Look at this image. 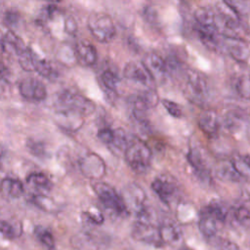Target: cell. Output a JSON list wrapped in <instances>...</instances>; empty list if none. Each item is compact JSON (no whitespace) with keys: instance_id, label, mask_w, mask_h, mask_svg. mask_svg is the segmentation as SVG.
I'll list each match as a JSON object with an SVG mask.
<instances>
[{"instance_id":"45","label":"cell","mask_w":250,"mask_h":250,"mask_svg":"<svg viewBox=\"0 0 250 250\" xmlns=\"http://www.w3.org/2000/svg\"><path fill=\"white\" fill-rule=\"evenodd\" d=\"M180 250H193V249H191V248H189V247H188V246H184V247L180 248Z\"/></svg>"},{"instance_id":"6","label":"cell","mask_w":250,"mask_h":250,"mask_svg":"<svg viewBox=\"0 0 250 250\" xmlns=\"http://www.w3.org/2000/svg\"><path fill=\"white\" fill-rule=\"evenodd\" d=\"M97 137L114 153L124 152L129 141L123 129H113L107 126L101 128L97 133Z\"/></svg>"},{"instance_id":"25","label":"cell","mask_w":250,"mask_h":250,"mask_svg":"<svg viewBox=\"0 0 250 250\" xmlns=\"http://www.w3.org/2000/svg\"><path fill=\"white\" fill-rule=\"evenodd\" d=\"M233 89L239 98L250 100V74L241 73L235 76L233 80Z\"/></svg>"},{"instance_id":"42","label":"cell","mask_w":250,"mask_h":250,"mask_svg":"<svg viewBox=\"0 0 250 250\" xmlns=\"http://www.w3.org/2000/svg\"><path fill=\"white\" fill-rule=\"evenodd\" d=\"M65 31L70 35H75L77 31V23L72 17H67L64 21Z\"/></svg>"},{"instance_id":"7","label":"cell","mask_w":250,"mask_h":250,"mask_svg":"<svg viewBox=\"0 0 250 250\" xmlns=\"http://www.w3.org/2000/svg\"><path fill=\"white\" fill-rule=\"evenodd\" d=\"M151 189L163 203L169 205L178 195L179 185L173 177L169 175H161L153 180L151 183Z\"/></svg>"},{"instance_id":"44","label":"cell","mask_w":250,"mask_h":250,"mask_svg":"<svg viewBox=\"0 0 250 250\" xmlns=\"http://www.w3.org/2000/svg\"><path fill=\"white\" fill-rule=\"evenodd\" d=\"M5 40H4V34L0 31V54L5 50Z\"/></svg>"},{"instance_id":"34","label":"cell","mask_w":250,"mask_h":250,"mask_svg":"<svg viewBox=\"0 0 250 250\" xmlns=\"http://www.w3.org/2000/svg\"><path fill=\"white\" fill-rule=\"evenodd\" d=\"M36 56L37 55L29 47L18 55L19 63L21 68L25 71H34V61Z\"/></svg>"},{"instance_id":"41","label":"cell","mask_w":250,"mask_h":250,"mask_svg":"<svg viewBox=\"0 0 250 250\" xmlns=\"http://www.w3.org/2000/svg\"><path fill=\"white\" fill-rule=\"evenodd\" d=\"M217 250H240L238 245L229 239L220 238L217 242Z\"/></svg>"},{"instance_id":"17","label":"cell","mask_w":250,"mask_h":250,"mask_svg":"<svg viewBox=\"0 0 250 250\" xmlns=\"http://www.w3.org/2000/svg\"><path fill=\"white\" fill-rule=\"evenodd\" d=\"M200 130L209 138H215L220 131V121L217 113L213 110H203L197 120Z\"/></svg>"},{"instance_id":"8","label":"cell","mask_w":250,"mask_h":250,"mask_svg":"<svg viewBox=\"0 0 250 250\" xmlns=\"http://www.w3.org/2000/svg\"><path fill=\"white\" fill-rule=\"evenodd\" d=\"M79 168L86 178L96 181L104 178L106 172L104 161L100 155L94 152H88L80 158Z\"/></svg>"},{"instance_id":"27","label":"cell","mask_w":250,"mask_h":250,"mask_svg":"<svg viewBox=\"0 0 250 250\" xmlns=\"http://www.w3.org/2000/svg\"><path fill=\"white\" fill-rule=\"evenodd\" d=\"M34 71L49 80H55L58 77V72L52 63L47 60L39 58L38 56H36L34 61Z\"/></svg>"},{"instance_id":"23","label":"cell","mask_w":250,"mask_h":250,"mask_svg":"<svg viewBox=\"0 0 250 250\" xmlns=\"http://www.w3.org/2000/svg\"><path fill=\"white\" fill-rule=\"evenodd\" d=\"M215 172H216V176L222 181L238 183L243 180L240 177V175L236 172L230 160H224L219 162L218 165L216 166Z\"/></svg>"},{"instance_id":"30","label":"cell","mask_w":250,"mask_h":250,"mask_svg":"<svg viewBox=\"0 0 250 250\" xmlns=\"http://www.w3.org/2000/svg\"><path fill=\"white\" fill-rule=\"evenodd\" d=\"M34 235L44 248L47 250L55 249V238L49 229L43 226H36L34 228Z\"/></svg>"},{"instance_id":"18","label":"cell","mask_w":250,"mask_h":250,"mask_svg":"<svg viewBox=\"0 0 250 250\" xmlns=\"http://www.w3.org/2000/svg\"><path fill=\"white\" fill-rule=\"evenodd\" d=\"M160 238L163 244L177 245L182 241L183 233L180 226L173 221H164L158 226Z\"/></svg>"},{"instance_id":"3","label":"cell","mask_w":250,"mask_h":250,"mask_svg":"<svg viewBox=\"0 0 250 250\" xmlns=\"http://www.w3.org/2000/svg\"><path fill=\"white\" fill-rule=\"evenodd\" d=\"M93 189L101 203L110 212L118 216H125L129 213L122 195L112 186L98 181L93 184Z\"/></svg>"},{"instance_id":"2","label":"cell","mask_w":250,"mask_h":250,"mask_svg":"<svg viewBox=\"0 0 250 250\" xmlns=\"http://www.w3.org/2000/svg\"><path fill=\"white\" fill-rule=\"evenodd\" d=\"M184 77V92L187 98L192 103L203 104L209 95V86L205 75L195 69H187Z\"/></svg>"},{"instance_id":"47","label":"cell","mask_w":250,"mask_h":250,"mask_svg":"<svg viewBox=\"0 0 250 250\" xmlns=\"http://www.w3.org/2000/svg\"><path fill=\"white\" fill-rule=\"evenodd\" d=\"M149 2H156V1H159V0H148Z\"/></svg>"},{"instance_id":"13","label":"cell","mask_w":250,"mask_h":250,"mask_svg":"<svg viewBox=\"0 0 250 250\" xmlns=\"http://www.w3.org/2000/svg\"><path fill=\"white\" fill-rule=\"evenodd\" d=\"M142 62L150 73L155 84L165 81L166 77L168 76V72L165 59H163L160 55L155 52H149L145 56Z\"/></svg>"},{"instance_id":"11","label":"cell","mask_w":250,"mask_h":250,"mask_svg":"<svg viewBox=\"0 0 250 250\" xmlns=\"http://www.w3.org/2000/svg\"><path fill=\"white\" fill-rule=\"evenodd\" d=\"M20 95L30 102H41L47 97L45 85L34 77H26L19 83Z\"/></svg>"},{"instance_id":"28","label":"cell","mask_w":250,"mask_h":250,"mask_svg":"<svg viewBox=\"0 0 250 250\" xmlns=\"http://www.w3.org/2000/svg\"><path fill=\"white\" fill-rule=\"evenodd\" d=\"M203 209L207 211L213 218H215L220 224L226 223L229 216V209L223 202L219 200H213L209 202V204Z\"/></svg>"},{"instance_id":"15","label":"cell","mask_w":250,"mask_h":250,"mask_svg":"<svg viewBox=\"0 0 250 250\" xmlns=\"http://www.w3.org/2000/svg\"><path fill=\"white\" fill-rule=\"evenodd\" d=\"M187 159L191 166V168L194 171V174L196 177L204 182V183H210L212 178H211V173L210 170L201 154V152L196 148L192 147L189 148L188 154H187Z\"/></svg>"},{"instance_id":"31","label":"cell","mask_w":250,"mask_h":250,"mask_svg":"<svg viewBox=\"0 0 250 250\" xmlns=\"http://www.w3.org/2000/svg\"><path fill=\"white\" fill-rule=\"evenodd\" d=\"M225 5L236 16L245 17L250 13L249 0H223Z\"/></svg>"},{"instance_id":"29","label":"cell","mask_w":250,"mask_h":250,"mask_svg":"<svg viewBox=\"0 0 250 250\" xmlns=\"http://www.w3.org/2000/svg\"><path fill=\"white\" fill-rule=\"evenodd\" d=\"M230 161L243 180H250V155L237 154Z\"/></svg>"},{"instance_id":"9","label":"cell","mask_w":250,"mask_h":250,"mask_svg":"<svg viewBox=\"0 0 250 250\" xmlns=\"http://www.w3.org/2000/svg\"><path fill=\"white\" fill-rule=\"evenodd\" d=\"M133 237L141 242L150 244L152 246H162L163 243L160 238L158 227L151 222L137 220L132 229Z\"/></svg>"},{"instance_id":"40","label":"cell","mask_w":250,"mask_h":250,"mask_svg":"<svg viewBox=\"0 0 250 250\" xmlns=\"http://www.w3.org/2000/svg\"><path fill=\"white\" fill-rule=\"evenodd\" d=\"M57 13H58V8L55 5H48L42 9V12L40 15V21L43 22L46 21H50L55 17Z\"/></svg>"},{"instance_id":"36","label":"cell","mask_w":250,"mask_h":250,"mask_svg":"<svg viewBox=\"0 0 250 250\" xmlns=\"http://www.w3.org/2000/svg\"><path fill=\"white\" fill-rule=\"evenodd\" d=\"M161 103H162L164 108L167 110V112L172 117H174V118H181V117H183L184 110H183V107L179 104H177V103H175V102H173L171 100H168V99L162 100Z\"/></svg>"},{"instance_id":"1","label":"cell","mask_w":250,"mask_h":250,"mask_svg":"<svg viewBox=\"0 0 250 250\" xmlns=\"http://www.w3.org/2000/svg\"><path fill=\"white\" fill-rule=\"evenodd\" d=\"M124 156L128 166L134 172L144 174L150 167L152 152L145 141L139 138H132L128 141Z\"/></svg>"},{"instance_id":"43","label":"cell","mask_w":250,"mask_h":250,"mask_svg":"<svg viewBox=\"0 0 250 250\" xmlns=\"http://www.w3.org/2000/svg\"><path fill=\"white\" fill-rule=\"evenodd\" d=\"M11 76L9 68L4 64L3 62L0 61V82H8Z\"/></svg>"},{"instance_id":"35","label":"cell","mask_w":250,"mask_h":250,"mask_svg":"<svg viewBox=\"0 0 250 250\" xmlns=\"http://www.w3.org/2000/svg\"><path fill=\"white\" fill-rule=\"evenodd\" d=\"M232 220L240 227L250 226V210L245 206H238L232 211Z\"/></svg>"},{"instance_id":"46","label":"cell","mask_w":250,"mask_h":250,"mask_svg":"<svg viewBox=\"0 0 250 250\" xmlns=\"http://www.w3.org/2000/svg\"><path fill=\"white\" fill-rule=\"evenodd\" d=\"M46 1H49V2H52V3H58V2H61L62 0H46Z\"/></svg>"},{"instance_id":"20","label":"cell","mask_w":250,"mask_h":250,"mask_svg":"<svg viewBox=\"0 0 250 250\" xmlns=\"http://www.w3.org/2000/svg\"><path fill=\"white\" fill-rule=\"evenodd\" d=\"M219 225L220 223L215 218H213L207 211L202 209L198 220V229L206 238L213 239L217 236Z\"/></svg>"},{"instance_id":"21","label":"cell","mask_w":250,"mask_h":250,"mask_svg":"<svg viewBox=\"0 0 250 250\" xmlns=\"http://www.w3.org/2000/svg\"><path fill=\"white\" fill-rule=\"evenodd\" d=\"M26 184L34 190V194H46L52 188V183L49 178L40 172L30 173L26 177Z\"/></svg>"},{"instance_id":"24","label":"cell","mask_w":250,"mask_h":250,"mask_svg":"<svg viewBox=\"0 0 250 250\" xmlns=\"http://www.w3.org/2000/svg\"><path fill=\"white\" fill-rule=\"evenodd\" d=\"M246 122V116L241 110L232 109L226 113L224 118L225 126L232 133L240 130Z\"/></svg>"},{"instance_id":"37","label":"cell","mask_w":250,"mask_h":250,"mask_svg":"<svg viewBox=\"0 0 250 250\" xmlns=\"http://www.w3.org/2000/svg\"><path fill=\"white\" fill-rule=\"evenodd\" d=\"M142 15L144 20L150 25L152 26H158L160 23L159 21V16L157 11L151 7V6H146L144 7L143 11H142Z\"/></svg>"},{"instance_id":"32","label":"cell","mask_w":250,"mask_h":250,"mask_svg":"<svg viewBox=\"0 0 250 250\" xmlns=\"http://www.w3.org/2000/svg\"><path fill=\"white\" fill-rule=\"evenodd\" d=\"M4 40H5V45H9L12 47L16 55H20L21 52H23L27 46L24 44L22 39L19 37L13 30H9L4 34Z\"/></svg>"},{"instance_id":"4","label":"cell","mask_w":250,"mask_h":250,"mask_svg":"<svg viewBox=\"0 0 250 250\" xmlns=\"http://www.w3.org/2000/svg\"><path fill=\"white\" fill-rule=\"evenodd\" d=\"M87 24L92 36L100 43H109L116 36V27L106 14L93 13L89 16Z\"/></svg>"},{"instance_id":"39","label":"cell","mask_w":250,"mask_h":250,"mask_svg":"<svg viewBox=\"0 0 250 250\" xmlns=\"http://www.w3.org/2000/svg\"><path fill=\"white\" fill-rule=\"evenodd\" d=\"M4 22L9 26V27H15L18 26L20 21H21V14L16 11V10H8L5 12L4 17H3Z\"/></svg>"},{"instance_id":"5","label":"cell","mask_w":250,"mask_h":250,"mask_svg":"<svg viewBox=\"0 0 250 250\" xmlns=\"http://www.w3.org/2000/svg\"><path fill=\"white\" fill-rule=\"evenodd\" d=\"M58 104L61 108L77 112L82 116L90 115L96 110V104L93 101L72 90H64L60 93Z\"/></svg>"},{"instance_id":"38","label":"cell","mask_w":250,"mask_h":250,"mask_svg":"<svg viewBox=\"0 0 250 250\" xmlns=\"http://www.w3.org/2000/svg\"><path fill=\"white\" fill-rule=\"evenodd\" d=\"M26 146L30 153H32L36 157H45L47 155V150L45 148V146L41 142L29 140L26 144Z\"/></svg>"},{"instance_id":"33","label":"cell","mask_w":250,"mask_h":250,"mask_svg":"<svg viewBox=\"0 0 250 250\" xmlns=\"http://www.w3.org/2000/svg\"><path fill=\"white\" fill-rule=\"evenodd\" d=\"M100 80H101V83L103 84L104 88L112 93H114L116 91L117 86L119 84L118 75L110 69H105L104 71H103V73L101 74Z\"/></svg>"},{"instance_id":"26","label":"cell","mask_w":250,"mask_h":250,"mask_svg":"<svg viewBox=\"0 0 250 250\" xmlns=\"http://www.w3.org/2000/svg\"><path fill=\"white\" fill-rule=\"evenodd\" d=\"M0 232L7 238L19 237L22 232L21 223L17 220L7 219L0 221Z\"/></svg>"},{"instance_id":"16","label":"cell","mask_w":250,"mask_h":250,"mask_svg":"<svg viewBox=\"0 0 250 250\" xmlns=\"http://www.w3.org/2000/svg\"><path fill=\"white\" fill-rule=\"evenodd\" d=\"M74 57L80 64L91 66L95 64L98 60V52L91 42L86 39H81L74 45Z\"/></svg>"},{"instance_id":"22","label":"cell","mask_w":250,"mask_h":250,"mask_svg":"<svg viewBox=\"0 0 250 250\" xmlns=\"http://www.w3.org/2000/svg\"><path fill=\"white\" fill-rule=\"evenodd\" d=\"M24 187L22 183L15 178H5L0 183L1 194L10 199H16L22 195Z\"/></svg>"},{"instance_id":"19","label":"cell","mask_w":250,"mask_h":250,"mask_svg":"<svg viewBox=\"0 0 250 250\" xmlns=\"http://www.w3.org/2000/svg\"><path fill=\"white\" fill-rule=\"evenodd\" d=\"M83 117L77 112L63 108H60L56 112V121L59 126L69 131L78 130L83 124Z\"/></svg>"},{"instance_id":"10","label":"cell","mask_w":250,"mask_h":250,"mask_svg":"<svg viewBox=\"0 0 250 250\" xmlns=\"http://www.w3.org/2000/svg\"><path fill=\"white\" fill-rule=\"evenodd\" d=\"M123 76L129 81L139 83L146 89H155V82L142 62H129L123 68Z\"/></svg>"},{"instance_id":"14","label":"cell","mask_w":250,"mask_h":250,"mask_svg":"<svg viewBox=\"0 0 250 250\" xmlns=\"http://www.w3.org/2000/svg\"><path fill=\"white\" fill-rule=\"evenodd\" d=\"M129 102L133 105V109L146 111L155 107L159 102V97L155 89H145L137 94L129 97Z\"/></svg>"},{"instance_id":"12","label":"cell","mask_w":250,"mask_h":250,"mask_svg":"<svg viewBox=\"0 0 250 250\" xmlns=\"http://www.w3.org/2000/svg\"><path fill=\"white\" fill-rule=\"evenodd\" d=\"M223 53H227L238 62H246L250 58V46L240 37L224 36Z\"/></svg>"}]
</instances>
